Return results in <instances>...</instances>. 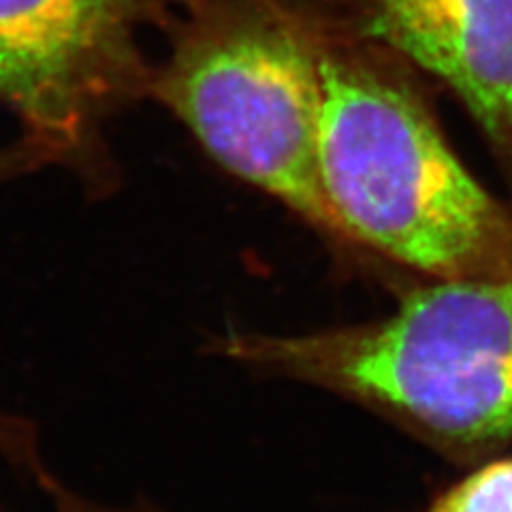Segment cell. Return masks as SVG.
<instances>
[{
	"mask_svg": "<svg viewBox=\"0 0 512 512\" xmlns=\"http://www.w3.org/2000/svg\"><path fill=\"white\" fill-rule=\"evenodd\" d=\"M314 26L320 171L340 237L436 280L512 278V207L463 167L387 54Z\"/></svg>",
	"mask_w": 512,
	"mask_h": 512,
	"instance_id": "1",
	"label": "cell"
},
{
	"mask_svg": "<svg viewBox=\"0 0 512 512\" xmlns=\"http://www.w3.org/2000/svg\"><path fill=\"white\" fill-rule=\"evenodd\" d=\"M224 357L320 384L457 448L512 438V278L438 280L372 325L229 333Z\"/></svg>",
	"mask_w": 512,
	"mask_h": 512,
	"instance_id": "2",
	"label": "cell"
},
{
	"mask_svg": "<svg viewBox=\"0 0 512 512\" xmlns=\"http://www.w3.org/2000/svg\"><path fill=\"white\" fill-rule=\"evenodd\" d=\"M150 90L224 169L340 237L320 171L318 32L291 0H188Z\"/></svg>",
	"mask_w": 512,
	"mask_h": 512,
	"instance_id": "3",
	"label": "cell"
},
{
	"mask_svg": "<svg viewBox=\"0 0 512 512\" xmlns=\"http://www.w3.org/2000/svg\"><path fill=\"white\" fill-rule=\"evenodd\" d=\"M173 0H0V103L41 158L88 165L103 122L150 90L141 32Z\"/></svg>",
	"mask_w": 512,
	"mask_h": 512,
	"instance_id": "4",
	"label": "cell"
},
{
	"mask_svg": "<svg viewBox=\"0 0 512 512\" xmlns=\"http://www.w3.org/2000/svg\"><path fill=\"white\" fill-rule=\"evenodd\" d=\"M323 28L404 58L453 90L512 154V0H291Z\"/></svg>",
	"mask_w": 512,
	"mask_h": 512,
	"instance_id": "5",
	"label": "cell"
},
{
	"mask_svg": "<svg viewBox=\"0 0 512 512\" xmlns=\"http://www.w3.org/2000/svg\"><path fill=\"white\" fill-rule=\"evenodd\" d=\"M429 512H512V457L480 468Z\"/></svg>",
	"mask_w": 512,
	"mask_h": 512,
	"instance_id": "6",
	"label": "cell"
},
{
	"mask_svg": "<svg viewBox=\"0 0 512 512\" xmlns=\"http://www.w3.org/2000/svg\"><path fill=\"white\" fill-rule=\"evenodd\" d=\"M37 485L50 498L56 512H156L154 508L146 506H116L86 498V495L64 485L52 472H47Z\"/></svg>",
	"mask_w": 512,
	"mask_h": 512,
	"instance_id": "7",
	"label": "cell"
},
{
	"mask_svg": "<svg viewBox=\"0 0 512 512\" xmlns=\"http://www.w3.org/2000/svg\"><path fill=\"white\" fill-rule=\"evenodd\" d=\"M39 158L41 156L32 150L28 143H24V146H20L13 152H0V175L7 171H15V169H24L32 163H37Z\"/></svg>",
	"mask_w": 512,
	"mask_h": 512,
	"instance_id": "8",
	"label": "cell"
},
{
	"mask_svg": "<svg viewBox=\"0 0 512 512\" xmlns=\"http://www.w3.org/2000/svg\"><path fill=\"white\" fill-rule=\"evenodd\" d=\"M0 512H3V510H0Z\"/></svg>",
	"mask_w": 512,
	"mask_h": 512,
	"instance_id": "9",
	"label": "cell"
}]
</instances>
